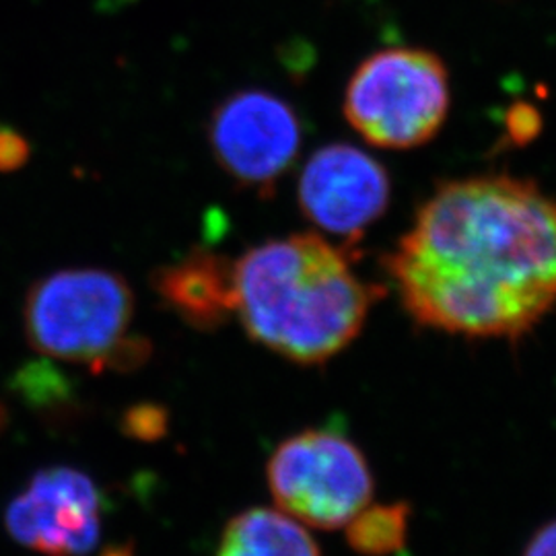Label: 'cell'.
I'll return each mask as SVG.
<instances>
[{
  "label": "cell",
  "instance_id": "cell-1",
  "mask_svg": "<svg viewBox=\"0 0 556 556\" xmlns=\"http://www.w3.org/2000/svg\"><path fill=\"white\" fill-rule=\"evenodd\" d=\"M386 266L422 326L521 337L556 303V200L509 176L447 181Z\"/></svg>",
  "mask_w": 556,
  "mask_h": 556
},
{
  "label": "cell",
  "instance_id": "cell-2",
  "mask_svg": "<svg viewBox=\"0 0 556 556\" xmlns=\"http://www.w3.org/2000/svg\"><path fill=\"white\" fill-rule=\"evenodd\" d=\"M238 314L248 334L282 357L321 363L357 337L379 295L316 233L273 239L236 262Z\"/></svg>",
  "mask_w": 556,
  "mask_h": 556
},
{
  "label": "cell",
  "instance_id": "cell-3",
  "mask_svg": "<svg viewBox=\"0 0 556 556\" xmlns=\"http://www.w3.org/2000/svg\"><path fill=\"white\" fill-rule=\"evenodd\" d=\"M450 112V75L433 52L388 48L361 62L346 85L344 116L381 149H415L433 139Z\"/></svg>",
  "mask_w": 556,
  "mask_h": 556
},
{
  "label": "cell",
  "instance_id": "cell-4",
  "mask_svg": "<svg viewBox=\"0 0 556 556\" xmlns=\"http://www.w3.org/2000/svg\"><path fill=\"white\" fill-rule=\"evenodd\" d=\"M132 309V289L116 273L59 270L29 289L25 334L41 355L93 363L124 334Z\"/></svg>",
  "mask_w": 556,
  "mask_h": 556
},
{
  "label": "cell",
  "instance_id": "cell-5",
  "mask_svg": "<svg viewBox=\"0 0 556 556\" xmlns=\"http://www.w3.org/2000/svg\"><path fill=\"white\" fill-rule=\"evenodd\" d=\"M280 511L319 530L346 526L374 495V478L357 445L332 431H303L282 441L268 462Z\"/></svg>",
  "mask_w": 556,
  "mask_h": 556
},
{
  "label": "cell",
  "instance_id": "cell-6",
  "mask_svg": "<svg viewBox=\"0 0 556 556\" xmlns=\"http://www.w3.org/2000/svg\"><path fill=\"white\" fill-rule=\"evenodd\" d=\"M208 144L229 178L241 188L266 192L298 160L301 122L275 93L238 91L211 114Z\"/></svg>",
  "mask_w": 556,
  "mask_h": 556
},
{
  "label": "cell",
  "instance_id": "cell-7",
  "mask_svg": "<svg viewBox=\"0 0 556 556\" xmlns=\"http://www.w3.org/2000/svg\"><path fill=\"white\" fill-rule=\"evenodd\" d=\"M98 484L85 472L56 466L31 478L13 498L4 523L13 540L46 556L89 555L101 536Z\"/></svg>",
  "mask_w": 556,
  "mask_h": 556
},
{
  "label": "cell",
  "instance_id": "cell-8",
  "mask_svg": "<svg viewBox=\"0 0 556 556\" xmlns=\"http://www.w3.org/2000/svg\"><path fill=\"white\" fill-rule=\"evenodd\" d=\"M390 176L379 161L353 144H328L305 163L299 178V206L319 229L357 239L386 213Z\"/></svg>",
  "mask_w": 556,
  "mask_h": 556
},
{
  "label": "cell",
  "instance_id": "cell-9",
  "mask_svg": "<svg viewBox=\"0 0 556 556\" xmlns=\"http://www.w3.org/2000/svg\"><path fill=\"white\" fill-rule=\"evenodd\" d=\"M153 289L188 326L211 332L238 307L236 262L197 248L153 275Z\"/></svg>",
  "mask_w": 556,
  "mask_h": 556
},
{
  "label": "cell",
  "instance_id": "cell-10",
  "mask_svg": "<svg viewBox=\"0 0 556 556\" xmlns=\"http://www.w3.org/2000/svg\"><path fill=\"white\" fill-rule=\"evenodd\" d=\"M217 556H319V548L293 517L256 507L227 523Z\"/></svg>",
  "mask_w": 556,
  "mask_h": 556
},
{
  "label": "cell",
  "instance_id": "cell-11",
  "mask_svg": "<svg viewBox=\"0 0 556 556\" xmlns=\"http://www.w3.org/2000/svg\"><path fill=\"white\" fill-rule=\"evenodd\" d=\"M410 509L406 503L365 507L346 526L349 544L367 556L396 553L406 542Z\"/></svg>",
  "mask_w": 556,
  "mask_h": 556
},
{
  "label": "cell",
  "instance_id": "cell-12",
  "mask_svg": "<svg viewBox=\"0 0 556 556\" xmlns=\"http://www.w3.org/2000/svg\"><path fill=\"white\" fill-rule=\"evenodd\" d=\"M13 390L41 415L59 417L75 404L73 383L48 361H34L21 367L13 378Z\"/></svg>",
  "mask_w": 556,
  "mask_h": 556
},
{
  "label": "cell",
  "instance_id": "cell-13",
  "mask_svg": "<svg viewBox=\"0 0 556 556\" xmlns=\"http://www.w3.org/2000/svg\"><path fill=\"white\" fill-rule=\"evenodd\" d=\"M169 410L155 402H140L122 415V433L142 443H155L167 435Z\"/></svg>",
  "mask_w": 556,
  "mask_h": 556
},
{
  "label": "cell",
  "instance_id": "cell-14",
  "mask_svg": "<svg viewBox=\"0 0 556 556\" xmlns=\"http://www.w3.org/2000/svg\"><path fill=\"white\" fill-rule=\"evenodd\" d=\"M151 357V342L147 338L119 337L98 361L91 363L93 371H135L142 367Z\"/></svg>",
  "mask_w": 556,
  "mask_h": 556
},
{
  "label": "cell",
  "instance_id": "cell-15",
  "mask_svg": "<svg viewBox=\"0 0 556 556\" xmlns=\"http://www.w3.org/2000/svg\"><path fill=\"white\" fill-rule=\"evenodd\" d=\"M31 155L29 142L17 130L0 126V174L21 169Z\"/></svg>",
  "mask_w": 556,
  "mask_h": 556
},
{
  "label": "cell",
  "instance_id": "cell-16",
  "mask_svg": "<svg viewBox=\"0 0 556 556\" xmlns=\"http://www.w3.org/2000/svg\"><path fill=\"white\" fill-rule=\"evenodd\" d=\"M538 126H540V119L530 105H517L509 116V130L517 142L532 139L536 135Z\"/></svg>",
  "mask_w": 556,
  "mask_h": 556
},
{
  "label": "cell",
  "instance_id": "cell-17",
  "mask_svg": "<svg viewBox=\"0 0 556 556\" xmlns=\"http://www.w3.org/2000/svg\"><path fill=\"white\" fill-rule=\"evenodd\" d=\"M523 556H556V521H551L538 530Z\"/></svg>",
  "mask_w": 556,
  "mask_h": 556
},
{
  "label": "cell",
  "instance_id": "cell-18",
  "mask_svg": "<svg viewBox=\"0 0 556 556\" xmlns=\"http://www.w3.org/2000/svg\"><path fill=\"white\" fill-rule=\"evenodd\" d=\"M100 556H137L135 555V546L128 544H116V546H108Z\"/></svg>",
  "mask_w": 556,
  "mask_h": 556
},
{
  "label": "cell",
  "instance_id": "cell-19",
  "mask_svg": "<svg viewBox=\"0 0 556 556\" xmlns=\"http://www.w3.org/2000/svg\"><path fill=\"white\" fill-rule=\"evenodd\" d=\"M7 422H9V410L4 408V404H0V433L4 431Z\"/></svg>",
  "mask_w": 556,
  "mask_h": 556
}]
</instances>
